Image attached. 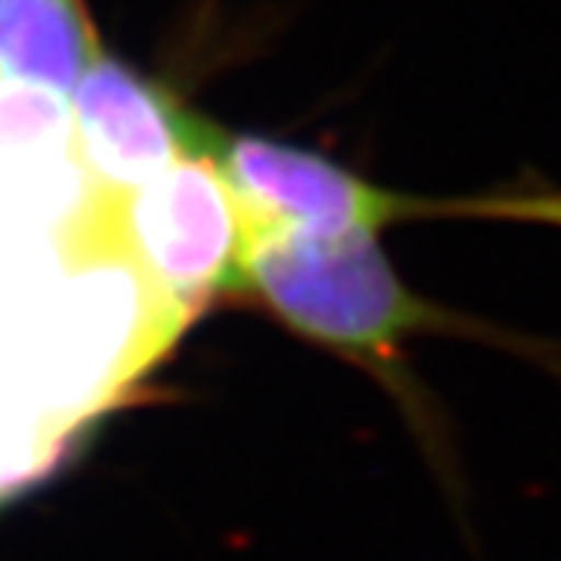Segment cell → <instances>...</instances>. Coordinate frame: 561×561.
Returning <instances> with one entry per match:
<instances>
[{"mask_svg": "<svg viewBox=\"0 0 561 561\" xmlns=\"http://www.w3.org/2000/svg\"><path fill=\"white\" fill-rule=\"evenodd\" d=\"M244 233V214L210 152L176 159L112 210L115 244L190 318L240 291Z\"/></svg>", "mask_w": 561, "mask_h": 561, "instance_id": "277c9868", "label": "cell"}, {"mask_svg": "<svg viewBox=\"0 0 561 561\" xmlns=\"http://www.w3.org/2000/svg\"><path fill=\"white\" fill-rule=\"evenodd\" d=\"M68 447L71 433L37 413H0V501L48 477Z\"/></svg>", "mask_w": 561, "mask_h": 561, "instance_id": "ba28073f", "label": "cell"}, {"mask_svg": "<svg viewBox=\"0 0 561 561\" xmlns=\"http://www.w3.org/2000/svg\"><path fill=\"white\" fill-rule=\"evenodd\" d=\"M210 156L237 196L244 230L386 233L399 224L420 220L520 224L528 214V199L514 183L463 196L407 193L358 176L322 152L261 136H230L220 129Z\"/></svg>", "mask_w": 561, "mask_h": 561, "instance_id": "3957f363", "label": "cell"}, {"mask_svg": "<svg viewBox=\"0 0 561 561\" xmlns=\"http://www.w3.org/2000/svg\"><path fill=\"white\" fill-rule=\"evenodd\" d=\"M68 159H78L68 95L0 78V180L48 173Z\"/></svg>", "mask_w": 561, "mask_h": 561, "instance_id": "52a82bcc", "label": "cell"}, {"mask_svg": "<svg viewBox=\"0 0 561 561\" xmlns=\"http://www.w3.org/2000/svg\"><path fill=\"white\" fill-rule=\"evenodd\" d=\"M75 156L95 190L123 199L183 156L214 152L220 126L183 108L129 65L99 55L68 95Z\"/></svg>", "mask_w": 561, "mask_h": 561, "instance_id": "5b68a950", "label": "cell"}, {"mask_svg": "<svg viewBox=\"0 0 561 561\" xmlns=\"http://www.w3.org/2000/svg\"><path fill=\"white\" fill-rule=\"evenodd\" d=\"M190 322L112 233H95L71 248L45 301L0 345V363L37 413L75 436L139 382Z\"/></svg>", "mask_w": 561, "mask_h": 561, "instance_id": "7a4b0ae2", "label": "cell"}, {"mask_svg": "<svg viewBox=\"0 0 561 561\" xmlns=\"http://www.w3.org/2000/svg\"><path fill=\"white\" fill-rule=\"evenodd\" d=\"M373 230H248L240 257V295L264 305L280 325L311 345L335 352L373 376L410 423L420 454L439 473L447 494L460 497V463L450 423L436 396L410 366V342L457 339L525 355L561 376V348L517 335L488 318L447 308L399 277Z\"/></svg>", "mask_w": 561, "mask_h": 561, "instance_id": "6da1fadb", "label": "cell"}, {"mask_svg": "<svg viewBox=\"0 0 561 561\" xmlns=\"http://www.w3.org/2000/svg\"><path fill=\"white\" fill-rule=\"evenodd\" d=\"M99 55L82 0H0V78L71 95Z\"/></svg>", "mask_w": 561, "mask_h": 561, "instance_id": "8992f818", "label": "cell"}]
</instances>
